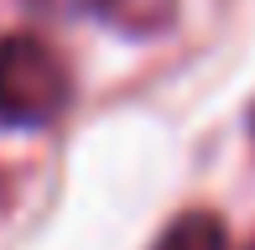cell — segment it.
<instances>
[{
	"instance_id": "2",
	"label": "cell",
	"mask_w": 255,
	"mask_h": 250,
	"mask_svg": "<svg viewBox=\"0 0 255 250\" xmlns=\"http://www.w3.org/2000/svg\"><path fill=\"white\" fill-rule=\"evenodd\" d=\"M31 5L52 10V16H99L120 31H161L172 16H177V0H31Z\"/></svg>"
},
{
	"instance_id": "1",
	"label": "cell",
	"mask_w": 255,
	"mask_h": 250,
	"mask_svg": "<svg viewBox=\"0 0 255 250\" xmlns=\"http://www.w3.org/2000/svg\"><path fill=\"white\" fill-rule=\"evenodd\" d=\"M73 99L63 52L37 31H5L0 37V125L37 130L52 125Z\"/></svg>"
},
{
	"instance_id": "4",
	"label": "cell",
	"mask_w": 255,
	"mask_h": 250,
	"mask_svg": "<svg viewBox=\"0 0 255 250\" xmlns=\"http://www.w3.org/2000/svg\"><path fill=\"white\" fill-rule=\"evenodd\" d=\"M250 135H255V110H250Z\"/></svg>"
},
{
	"instance_id": "3",
	"label": "cell",
	"mask_w": 255,
	"mask_h": 250,
	"mask_svg": "<svg viewBox=\"0 0 255 250\" xmlns=\"http://www.w3.org/2000/svg\"><path fill=\"white\" fill-rule=\"evenodd\" d=\"M151 250H229V230H224L219 214L188 209V214H177V219L161 230V240Z\"/></svg>"
},
{
	"instance_id": "5",
	"label": "cell",
	"mask_w": 255,
	"mask_h": 250,
	"mask_svg": "<svg viewBox=\"0 0 255 250\" xmlns=\"http://www.w3.org/2000/svg\"><path fill=\"white\" fill-rule=\"evenodd\" d=\"M250 250H255V240H250Z\"/></svg>"
}]
</instances>
